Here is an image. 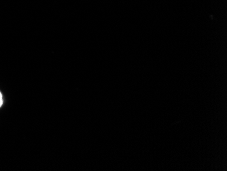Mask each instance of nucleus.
<instances>
[{
  "mask_svg": "<svg viewBox=\"0 0 227 171\" xmlns=\"http://www.w3.org/2000/svg\"><path fill=\"white\" fill-rule=\"evenodd\" d=\"M0 98H2V94L1 91H0Z\"/></svg>",
  "mask_w": 227,
  "mask_h": 171,
  "instance_id": "nucleus-2",
  "label": "nucleus"
},
{
  "mask_svg": "<svg viewBox=\"0 0 227 171\" xmlns=\"http://www.w3.org/2000/svg\"><path fill=\"white\" fill-rule=\"evenodd\" d=\"M3 104H4V100H3V98H0V108L2 107Z\"/></svg>",
  "mask_w": 227,
  "mask_h": 171,
  "instance_id": "nucleus-1",
  "label": "nucleus"
}]
</instances>
